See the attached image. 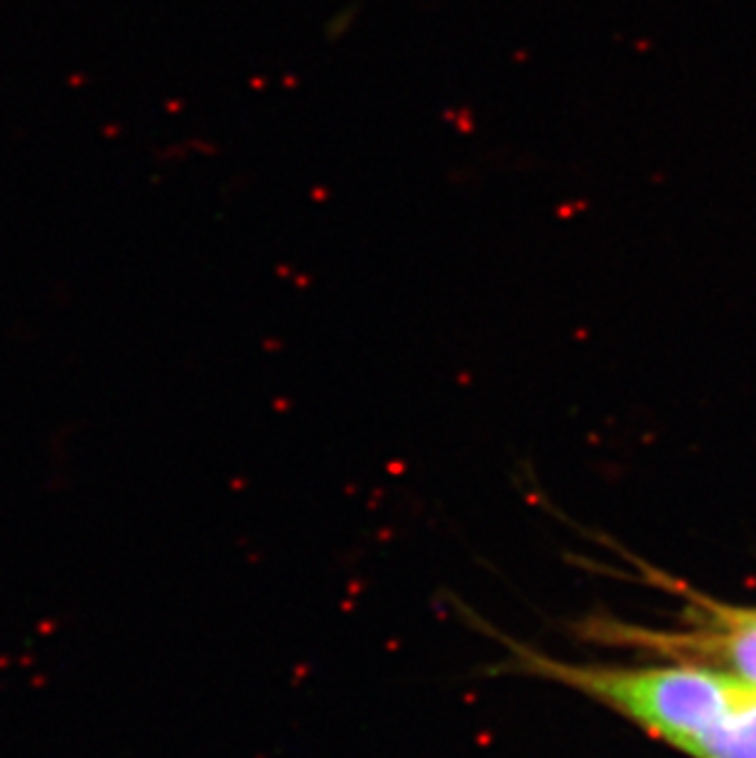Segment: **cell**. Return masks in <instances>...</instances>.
Returning <instances> with one entry per match:
<instances>
[{
    "instance_id": "3",
    "label": "cell",
    "mask_w": 756,
    "mask_h": 758,
    "mask_svg": "<svg viewBox=\"0 0 756 758\" xmlns=\"http://www.w3.org/2000/svg\"><path fill=\"white\" fill-rule=\"evenodd\" d=\"M693 758H756V690L683 749Z\"/></svg>"
},
{
    "instance_id": "1",
    "label": "cell",
    "mask_w": 756,
    "mask_h": 758,
    "mask_svg": "<svg viewBox=\"0 0 756 758\" xmlns=\"http://www.w3.org/2000/svg\"><path fill=\"white\" fill-rule=\"evenodd\" d=\"M491 636L499 638L506 648V655L499 665H494V672L535 677L570 687L678 751L717 724L754 690L717 670L688 662H572L535 651L496 631Z\"/></svg>"
},
{
    "instance_id": "2",
    "label": "cell",
    "mask_w": 756,
    "mask_h": 758,
    "mask_svg": "<svg viewBox=\"0 0 756 758\" xmlns=\"http://www.w3.org/2000/svg\"><path fill=\"white\" fill-rule=\"evenodd\" d=\"M680 628H646L616 618L582 623L587 638L634 648L673 662L717 670L756 690V606H734L685 592Z\"/></svg>"
}]
</instances>
